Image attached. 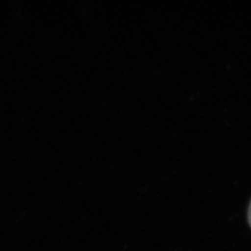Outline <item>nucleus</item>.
Returning a JSON list of instances; mask_svg holds the SVG:
<instances>
[{"label":"nucleus","instance_id":"obj_1","mask_svg":"<svg viewBox=\"0 0 251 251\" xmlns=\"http://www.w3.org/2000/svg\"><path fill=\"white\" fill-rule=\"evenodd\" d=\"M248 221H249V225L251 227V200L249 206V209H248Z\"/></svg>","mask_w":251,"mask_h":251}]
</instances>
